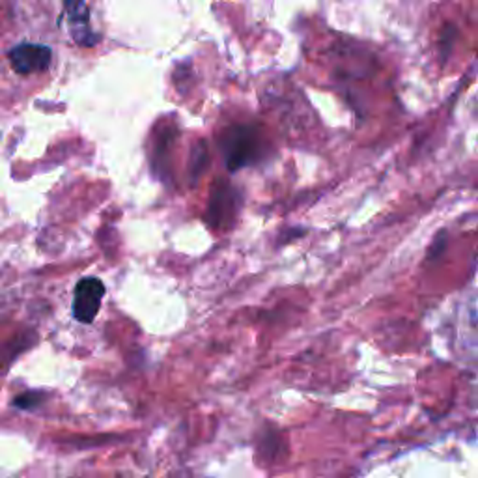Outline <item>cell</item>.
I'll return each instance as SVG.
<instances>
[{
    "label": "cell",
    "mask_w": 478,
    "mask_h": 478,
    "mask_svg": "<svg viewBox=\"0 0 478 478\" xmlns=\"http://www.w3.org/2000/svg\"><path fill=\"white\" fill-rule=\"evenodd\" d=\"M105 298V284L95 277H84L77 282L73 294V316L75 320L88 326L95 320Z\"/></svg>",
    "instance_id": "obj_1"
},
{
    "label": "cell",
    "mask_w": 478,
    "mask_h": 478,
    "mask_svg": "<svg viewBox=\"0 0 478 478\" xmlns=\"http://www.w3.org/2000/svg\"><path fill=\"white\" fill-rule=\"evenodd\" d=\"M12 68L19 75L42 73L49 68L53 53L49 47L40 44H19L8 53Z\"/></svg>",
    "instance_id": "obj_2"
},
{
    "label": "cell",
    "mask_w": 478,
    "mask_h": 478,
    "mask_svg": "<svg viewBox=\"0 0 478 478\" xmlns=\"http://www.w3.org/2000/svg\"><path fill=\"white\" fill-rule=\"evenodd\" d=\"M66 17L70 21L72 36L81 45H93L98 42V36L92 34V28L88 23V8L84 0H68L66 3Z\"/></svg>",
    "instance_id": "obj_3"
},
{
    "label": "cell",
    "mask_w": 478,
    "mask_h": 478,
    "mask_svg": "<svg viewBox=\"0 0 478 478\" xmlns=\"http://www.w3.org/2000/svg\"><path fill=\"white\" fill-rule=\"evenodd\" d=\"M229 155V167L230 171H236L239 167H245V163L252 155V144L249 135H234L230 141V150L227 151Z\"/></svg>",
    "instance_id": "obj_4"
},
{
    "label": "cell",
    "mask_w": 478,
    "mask_h": 478,
    "mask_svg": "<svg viewBox=\"0 0 478 478\" xmlns=\"http://www.w3.org/2000/svg\"><path fill=\"white\" fill-rule=\"evenodd\" d=\"M44 400H45V395H44V393L28 391V393H24V395H19V396L14 400V405L19 407V409L30 411V409H36Z\"/></svg>",
    "instance_id": "obj_5"
}]
</instances>
